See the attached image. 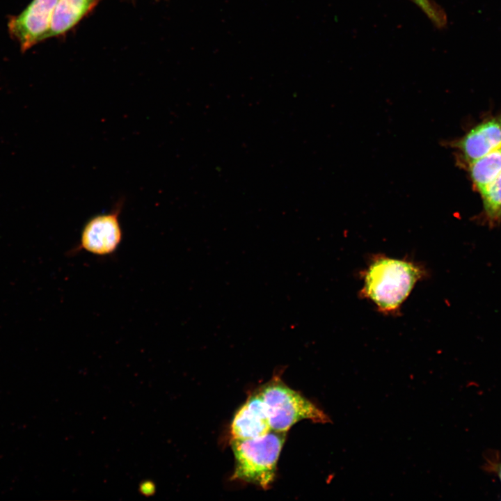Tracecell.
Returning <instances> with one entry per match:
<instances>
[{"instance_id": "1", "label": "cell", "mask_w": 501, "mask_h": 501, "mask_svg": "<svg viewBox=\"0 0 501 501\" xmlns=\"http://www.w3.org/2000/svg\"><path fill=\"white\" fill-rule=\"evenodd\" d=\"M286 433L271 430L260 437L231 439L234 470L231 477L264 490L273 484Z\"/></svg>"}, {"instance_id": "2", "label": "cell", "mask_w": 501, "mask_h": 501, "mask_svg": "<svg viewBox=\"0 0 501 501\" xmlns=\"http://www.w3.org/2000/svg\"><path fill=\"white\" fill-rule=\"evenodd\" d=\"M422 273L413 263L381 258L368 269L364 290L381 310L392 311L405 300Z\"/></svg>"}, {"instance_id": "3", "label": "cell", "mask_w": 501, "mask_h": 501, "mask_svg": "<svg viewBox=\"0 0 501 501\" xmlns=\"http://www.w3.org/2000/svg\"><path fill=\"white\" fill-rule=\"evenodd\" d=\"M266 408L271 430L287 432L303 420L326 423V413L300 392L275 376L257 390Z\"/></svg>"}, {"instance_id": "4", "label": "cell", "mask_w": 501, "mask_h": 501, "mask_svg": "<svg viewBox=\"0 0 501 501\" xmlns=\"http://www.w3.org/2000/svg\"><path fill=\"white\" fill-rule=\"evenodd\" d=\"M122 201L107 213L95 215L84 225L78 245L70 250L71 254L85 250L98 256L113 253L122 239L120 223Z\"/></svg>"}, {"instance_id": "5", "label": "cell", "mask_w": 501, "mask_h": 501, "mask_svg": "<svg viewBox=\"0 0 501 501\" xmlns=\"http://www.w3.org/2000/svg\"><path fill=\"white\" fill-rule=\"evenodd\" d=\"M58 1L32 0L20 13L9 18L8 33L22 52L46 39Z\"/></svg>"}, {"instance_id": "6", "label": "cell", "mask_w": 501, "mask_h": 501, "mask_svg": "<svg viewBox=\"0 0 501 501\" xmlns=\"http://www.w3.org/2000/svg\"><path fill=\"white\" fill-rule=\"evenodd\" d=\"M447 145L457 151V162L461 167L500 148L501 112L484 118Z\"/></svg>"}, {"instance_id": "7", "label": "cell", "mask_w": 501, "mask_h": 501, "mask_svg": "<svg viewBox=\"0 0 501 501\" xmlns=\"http://www.w3.org/2000/svg\"><path fill=\"white\" fill-rule=\"evenodd\" d=\"M271 430L264 402L257 390L235 413L230 424L231 439L255 438Z\"/></svg>"}, {"instance_id": "8", "label": "cell", "mask_w": 501, "mask_h": 501, "mask_svg": "<svg viewBox=\"0 0 501 501\" xmlns=\"http://www.w3.org/2000/svg\"><path fill=\"white\" fill-rule=\"evenodd\" d=\"M100 0H58L46 39L61 35L74 27Z\"/></svg>"}, {"instance_id": "9", "label": "cell", "mask_w": 501, "mask_h": 501, "mask_svg": "<svg viewBox=\"0 0 501 501\" xmlns=\"http://www.w3.org/2000/svg\"><path fill=\"white\" fill-rule=\"evenodd\" d=\"M464 168L472 189L479 194L485 191L501 174V148L481 157Z\"/></svg>"}, {"instance_id": "10", "label": "cell", "mask_w": 501, "mask_h": 501, "mask_svg": "<svg viewBox=\"0 0 501 501\" xmlns=\"http://www.w3.org/2000/svg\"><path fill=\"white\" fill-rule=\"evenodd\" d=\"M482 210L477 218L491 228L501 223V174L482 193Z\"/></svg>"}, {"instance_id": "11", "label": "cell", "mask_w": 501, "mask_h": 501, "mask_svg": "<svg viewBox=\"0 0 501 501\" xmlns=\"http://www.w3.org/2000/svg\"><path fill=\"white\" fill-rule=\"evenodd\" d=\"M415 3L438 28L444 27L447 17L444 10L432 0H411Z\"/></svg>"}, {"instance_id": "12", "label": "cell", "mask_w": 501, "mask_h": 501, "mask_svg": "<svg viewBox=\"0 0 501 501\" xmlns=\"http://www.w3.org/2000/svg\"><path fill=\"white\" fill-rule=\"evenodd\" d=\"M488 464L487 468L491 471L495 472L501 482V463L489 462Z\"/></svg>"}]
</instances>
